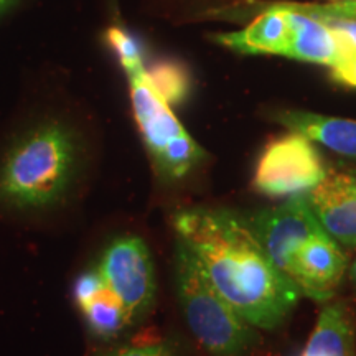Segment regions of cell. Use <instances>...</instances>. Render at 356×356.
I'll return each instance as SVG.
<instances>
[{"label":"cell","instance_id":"cell-9","mask_svg":"<svg viewBox=\"0 0 356 356\" xmlns=\"http://www.w3.org/2000/svg\"><path fill=\"white\" fill-rule=\"evenodd\" d=\"M215 42L241 55H280L287 56L292 42V25L289 10L275 3L257 15L244 30L215 35Z\"/></svg>","mask_w":356,"mask_h":356},{"label":"cell","instance_id":"cell-21","mask_svg":"<svg viewBox=\"0 0 356 356\" xmlns=\"http://www.w3.org/2000/svg\"><path fill=\"white\" fill-rule=\"evenodd\" d=\"M350 279L353 280V282L356 284V261L353 262V264L350 266Z\"/></svg>","mask_w":356,"mask_h":356},{"label":"cell","instance_id":"cell-2","mask_svg":"<svg viewBox=\"0 0 356 356\" xmlns=\"http://www.w3.org/2000/svg\"><path fill=\"white\" fill-rule=\"evenodd\" d=\"M248 220L267 254L300 296L320 304L335 296L348 259L340 243L320 225L304 195L254 213Z\"/></svg>","mask_w":356,"mask_h":356},{"label":"cell","instance_id":"cell-19","mask_svg":"<svg viewBox=\"0 0 356 356\" xmlns=\"http://www.w3.org/2000/svg\"><path fill=\"white\" fill-rule=\"evenodd\" d=\"M332 78L345 86L356 88V48L346 50L340 60L332 66Z\"/></svg>","mask_w":356,"mask_h":356},{"label":"cell","instance_id":"cell-11","mask_svg":"<svg viewBox=\"0 0 356 356\" xmlns=\"http://www.w3.org/2000/svg\"><path fill=\"white\" fill-rule=\"evenodd\" d=\"M302 356H356V302L340 299L320 310Z\"/></svg>","mask_w":356,"mask_h":356},{"label":"cell","instance_id":"cell-8","mask_svg":"<svg viewBox=\"0 0 356 356\" xmlns=\"http://www.w3.org/2000/svg\"><path fill=\"white\" fill-rule=\"evenodd\" d=\"M304 197L335 241L356 248V193L345 167H328L323 180Z\"/></svg>","mask_w":356,"mask_h":356},{"label":"cell","instance_id":"cell-18","mask_svg":"<svg viewBox=\"0 0 356 356\" xmlns=\"http://www.w3.org/2000/svg\"><path fill=\"white\" fill-rule=\"evenodd\" d=\"M102 291H106V284L97 267L83 273L78 277L76 284H74V297H76L79 307L86 305L88 302L99 296Z\"/></svg>","mask_w":356,"mask_h":356},{"label":"cell","instance_id":"cell-7","mask_svg":"<svg viewBox=\"0 0 356 356\" xmlns=\"http://www.w3.org/2000/svg\"><path fill=\"white\" fill-rule=\"evenodd\" d=\"M106 289L121 302L132 322L149 314L155 300L154 262L147 244L137 236H121L108 244L96 266Z\"/></svg>","mask_w":356,"mask_h":356},{"label":"cell","instance_id":"cell-15","mask_svg":"<svg viewBox=\"0 0 356 356\" xmlns=\"http://www.w3.org/2000/svg\"><path fill=\"white\" fill-rule=\"evenodd\" d=\"M92 356H180L177 345L170 340L137 341L102 348Z\"/></svg>","mask_w":356,"mask_h":356},{"label":"cell","instance_id":"cell-12","mask_svg":"<svg viewBox=\"0 0 356 356\" xmlns=\"http://www.w3.org/2000/svg\"><path fill=\"white\" fill-rule=\"evenodd\" d=\"M275 121L333 152L356 160V121L304 111H280L275 114Z\"/></svg>","mask_w":356,"mask_h":356},{"label":"cell","instance_id":"cell-5","mask_svg":"<svg viewBox=\"0 0 356 356\" xmlns=\"http://www.w3.org/2000/svg\"><path fill=\"white\" fill-rule=\"evenodd\" d=\"M137 126L155 173L165 181H178L207 159V152L185 131L170 104L150 83L144 66L127 71Z\"/></svg>","mask_w":356,"mask_h":356},{"label":"cell","instance_id":"cell-10","mask_svg":"<svg viewBox=\"0 0 356 356\" xmlns=\"http://www.w3.org/2000/svg\"><path fill=\"white\" fill-rule=\"evenodd\" d=\"M282 6L289 10L292 25V42L287 58L332 68L340 60V56L351 48V44L346 43V40L325 22L315 19L309 13L296 10L289 3Z\"/></svg>","mask_w":356,"mask_h":356},{"label":"cell","instance_id":"cell-3","mask_svg":"<svg viewBox=\"0 0 356 356\" xmlns=\"http://www.w3.org/2000/svg\"><path fill=\"white\" fill-rule=\"evenodd\" d=\"M81 165L76 134L58 122L29 131L0 163V202L20 211L48 210L68 197Z\"/></svg>","mask_w":356,"mask_h":356},{"label":"cell","instance_id":"cell-17","mask_svg":"<svg viewBox=\"0 0 356 356\" xmlns=\"http://www.w3.org/2000/svg\"><path fill=\"white\" fill-rule=\"evenodd\" d=\"M296 10L309 13L315 19H351L356 20V0H341V2L325 3V6H300V3H289Z\"/></svg>","mask_w":356,"mask_h":356},{"label":"cell","instance_id":"cell-6","mask_svg":"<svg viewBox=\"0 0 356 356\" xmlns=\"http://www.w3.org/2000/svg\"><path fill=\"white\" fill-rule=\"evenodd\" d=\"M327 168L314 140L291 131L266 145L252 186L270 198L305 195L323 180Z\"/></svg>","mask_w":356,"mask_h":356},{"label":"cell","instance_id":"cell-4","mask_svg":"<svg viewBox=\"0 0 356 356\" xmlns=\"http://www.w3.org/2000/svg\"><path fill=\"white\" fill-rule=\"evenodd\" d=\"M175 286L185 322L210 356H244L257 341L251 323L231 307L204 274L198 257L177 238Z\"/></svg>","mask_w":356,"mask_h":356},{"label":"cell","instance_id":"cell-13","mask_svg":"<svg viewBox=\"0 0 356 356\" xmlns=\"http://www.w3.org/2000/svg\"><path fill=\"white\" fill-rule=\"evenodd\" d=\"M81 312L89 332L102 341H114L127 328L136 325L121 302L115 299L108 289L86 305H83Z\"/></svg>","mask_w":356,"mask_h":356},{"label":"cell","instance_id":"cell-22","mask_svg":"<svg viewBox=\"0 0 356 356\" xmlns=\"http://www.w3.org/2000/svg\"><path fill=\"white\" fill-rule=\"evenodd\" d=\"M13 2V0H0V12L6 10V8L10 6V3Z\"/></svg>","mask_w":356,"mask_h":356},{"label":"cell","instance_id":"cell-1","mask_svg":"<svg viewBox=\"0 0 356 356\" xmlns=\"http://www.w3.org/2000/svg\"><path fill=\"white\" fill-rule=\"evenodd\" d=\"M173 228L218 293L248 323L274 330L286 322L300 292L267 254L246 215L190 208L173 216Z\"/></svg>","mask_w":356,"mask_h":356},{"label":"cell","instance_id":"cell-16","mask_svg":"<svg viewBox=\"0 0 356 356\" xmlns=\"http://www.w3.org/2000/svg\"><path fill=\"white\" fill-rule=\"evenodd\" d=\"M108 40L109 43L113 44L114 51L118 53L126 73L127 71L144 66V63H142V51L139 44H137V42L131 37V35H127L126 32H122L121 29L114 26V29H109Z\"/></svg>","mask_w":356,"mask_h":356},{"label":"cell","instance_id":"cell-14","mask_svg":"<svg viewBox=\"0 0 356 356\" xmlns=\"http://www.w3.org/2000/svg\"><path fill=\"white\" fill-rule=\"evenodd\" d=\"M150 83L168 104H180L190 92V74L184 65L177 61H159L147 71Z\"/></svg>","mask_w":356,"mask_h":356},{"label":"cell","instance_id":"cell-20","mask_svg":"<svg viewBox=\"0 0 356 356\" xmlns=\"http://www.w3.org/2000/svg\"><path fill=\"white\" fill-rule=\"evenodd\" d=\"M345 170H346V175H348V180H350L351 188H353L355 193H356V168H353V167H345Z\"/></svg>","mask_w":356,"mask_h":356}]
</instances>
